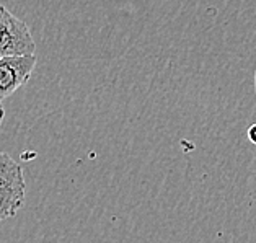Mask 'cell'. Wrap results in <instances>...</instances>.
I'll return each instance as SVG.
<instances>
[{"label":"cell","instance_id":"obj_1","mask_svg":"<svg viewBox=\"0 0 256 243\" xmlns=\"http://www.w3.org/2000/svg\"><path fill=\"white\" fill-rule=\"evenodd\" d=\"M26 198L23 168L8 154L0 152V222L14 217Z\"/></svg>","mask_w":256,"mask_h":243},{"label":"cell","instance_id":"obj_5","mask_svg":"<svg viewBox=\"0 0 256 243\" xmlns=\"http://www.w3.org/2000/svg\"><path fill=\"white\" fill-rule=\"evenodd\" d=\"M4 118H5V110H4V104H2V102H0V124H2Z\"/></svg>","mask_w":256,"mask_h":243},{"label":"cell","instance_id":"obj_4","mask_svg":"<svg viewBox=\"0 0 256 243\" xmlns=\"http://www.w3.org/2000/svg\"><path fill=\"white\" fill-rule=\"evenodd\" d=\"M248 139L253 146H256V122L248 128Z\"/></svg>","mask_w":256,"mask_h":243},{"label":"cell","instance_id":"obj_3","mask_svg":"<svg viewBox=\"0 0 256 243\" xmlns=\"http://www.w3.org/2000/svg\"><path fill=\"white\" fill-rule=\"evenodd\" d=\"M34 54L0 58V102L12 96L30 80L36 67Z\"/></svg>","mask_w":256,"mask_h":243},{"label":"cell","instance_id":"obj_6","mask_svg":"<svg viewBox=\"0 0 256 243\" xmlns=\"http://www.w3.org/2000/svg\"><path fill=\"white\" fill-rule=\"evenodd\" d=\"M254 88H256V74H254Z\"/></svg>","mask_w":256,"mask_h":243},{"label":"cell","instance_id":"obj_2","mask_svg":"<svg viewBox=\"0 0 256 243\" xmlns=\"http://www.w3.org/2000/svg\"><path fill=\"white\" fill-rule=\"evenodd\" d=\"M36 44L26 23L0 5V58L34 54Z\"/></svg>","mask_w":256,"mask_h":243}]
</instances>
